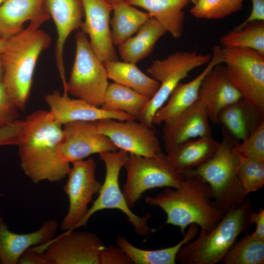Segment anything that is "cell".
<instances>
[{
	"label": "cell",
	"mask_w": 264,
	"mask_h": 264,
	"mask_svg": "<svg viewBox=\"0 0 264 264\" xmlns=\"http://www.w3.org/2000/svg\"><path fill=\"white\" fill-rule=\"evenodd\" d=\"M220 64H222V47L216 45L213 48L211 59L204 70L192 80L179 83L176 86L165 103L154 115L153 125L167 122L194 104L198 98L199 88L205 76Z\"/></svg>",
	"instance_id": "cell-21"
},
{
	"label": "cell",
	"mask_w": 264,
	"mask_h": 264,
	"mask_svg": "<svg viewBox=\"0 0 264 264\" xmlns=\"http://www.w3.org/2000/svg\"><path fill=\"white\" fill-rule=\"evenodd\" d=\"M250 223H255L256 229L252 234L256 238L264 240V209L261 208L258 212H252L250 216Z\"/></svg>",
	"instance_id": "cell-41"
},
{
	"label": "cell",
	"mask_w": 264,
	"mask_h": 264,
	"mask_svg": "<svg viewBox=\"0 0 264 264\" xmlns=\"http://www.w3.org/2000/svg\"><path fill=\"white\" fill-rule=\"evenodd\" d=\"M98 130L118 149L129 154L152 156L162 152L154 128L135 119H105L95 122Z\"/></svg>",
	"instance_id": "cell-13"
},
{
	"label": "cell",
	"mask_w": 264,
	"mask_h": 264,
	"mask_svg": "<svg viewBox=\"0 0 264 264\" xmlns=\"http://www.w3.org/2000/svg\"><path fill=\"white\" fill-rule=\"evenodd\" d=\"M50 18L47 14L30 21L25 29L6 40L0 54L2 82L9 97L21 111L26 109L39 56L51 42L49 34L40 28Z\"/></svg>",
	"instance_id": "cell-2"
},
{
	"label": "cell",
	"mask_w": 264,
	"mask_h": 264,
	"mask_svg": "<svg viewBox=\"0 0 264 264\" xmlns=\"http://www.w3.org/2000/svg\"><path fill=\"white\" fill-rule=\"evenodd\" d=\"M235 152L246 158L264 160V121L235 147Z\"/></svg>",
	"instance_id": "cell-35"
},
{
	"label": "cell",
	"mask_w": 264,
	"mask_h": 264,
	"mask_svg": "<svg viewBox=\"0 0 264 264\" xmlns=\"http://www.w3.org/2000/svg\"><path fill=\"white\" fill-rule=\"evenodd\" d=\"M127 177L123 193L128 206L133 208L147 190L162 187L177 188L185 176L175 169L162 152L152 156L129 154L124 166Z\"/></svg>",
	"instance_id": "cell-6"
},
{
	"label": "cell",
	"mask_w": 264,
	"mask_h": 264,
	"mask_svg": "<svg viewBox=\"0 0 264 264\" xmlns=\"http://www.w3.org/2000/svg\"><path fill=\"white\" fill-rule=\"evenodd\" d=\"M100 264H132L129 257L117 245H110L101 251Z\"/></svg>",
	"instance_id": "cell-37"
},
{
	"label": "cell",
	"mask_w": 264,
	"mask_h": 264,
	"mask_svg": "<svg viewBox=\"0 0 264 264\" xmlns=\"http://www.w3.org/2000/svg\"><path fill=\"white\" fill-rule=\"evenodd\" d=\"M47 14L45 0H5L0 5V36L6 40L22 31L26 22Z\"/></svg>",
	"instance_id": "cell-22"
},
{
	"label": "cell",
	"mask_w": 264,
	"mask_h": 264,
	"mask_svg": "<svg viewBox=\"0 0 264 264\" xmlns=\"http://www.w3.org/2000/svg\"><path fill=\"white\" fill-rule=\"evenodd\" d=\"M222 64L249 104L264 114V55L249 48H222Z\"/></svg>",
	"instance_id": "cell-10"
},
{
	"label": "cell",
	"mask_w": 264,
	"mask_h": 264,
	"mask_svg": "<svg viewBox=\"0 0 264 264\" xmlns=\"http://www.w3.org/2000/svg\"><path fill=\"white\" fill-rule=\"evenodd\" d=\"M128 4L147 11L174 38L181 37L183 31V9L191 0H128Z\"/></svg>",
	"instance_id": "cell-25"
},
{
	"label": "cell",
	"mask_w": 264,
	"mask_h": 264,
	"mask_svg": "<svg viewBox=\"0 0 264 264\" xmlns=\"http://www.w3.org/2000/svg\"><path fill=\"white\" fill-rule=\"evenodd\" d=\"M149 100L134 90L114 82L109 83L101 108L125 113L137 120Z\"/></svg>",
	"instance_id": "cell-30"
},
{
	"label": "cell",
	"mask_w": 264,
	"mask_h": 264,
	"mask_svg": "<svg viewBox=\"0 0 264 264\" xmlns=\"http://www.w3.org/2000/svg\"><path fill=\"white\" fill-rule=\"evenodd\" d=\"M242 97L231 80L225 66H215L201 82L198 99L204 106L209 120L218 124L220 112Z\"/></svg>",
	"instance_id": "cell-19"
},
{
	"label": "cell",
	"mask_w": 264,
	"mask_h": 264,
	"mask_svg": "<svg viewBox=\"0 0 264 264\" xmlns=\"http://www.w3.org/2000/svg\"><path fill=\"white\" fill-rule=\"evenodd\" d=\"M107 1H108L109 3H110V4H111L112 6L120 2H122V1H127L128 0H106Z\"/></svg>",
	"instance_id": "cell-43"
},
{
	"label": "cell",
	"mask_w": 264,
	"mask_h": 264,
	"mask_svg": "<svg viewBox=\"0 0 264 264\" xmlns=\"http://www.w3.org/2000/svg\"><path fill=\"white\" fill-rule=\"evenodd\" d=\"M166 31L154 18H149L134 36L127 39L118 47V55L123 61L136 64L148 57L156 43Z\"/></svg>",
	"instance_id": "cell-26"
},
{
	"label": "cell",
	"mask_w": 264,
	"mask_h": 264,
	"mask_svg": "<svg viewBox=\"0 0 264 264\" xmlns=\"http://www.w3.org/2000/svg\"><path fill=\"white\" fill-rule=\"evenodd\" d=\"M250 199L228 210L211 231H201L193 242L184 244L179 250L176 262L182 264H216L222 260L238 237L246 233L252 225V212Z\"/></svg>",
	"instance_id": "cell-4"
},
{
	"label": "cell",
	"mask_w": 264,
	"mask_h": 264,
	"mask_svg": "<svg viewBox=\"0 0 264 264\" xmlns=\"http://www.w3.org/2000/svg\"><path fill=\"white\" fill-rule=\"evenodd\" d=\"M47 11L53 19L57 31L55 60L64 89L67 81L64 60V50L71 33L80 29L84 10L81 0H45Z\"/></svg>",
	"instance_id": "cell-18"
},
{
	"label": "cell",
	"mask_w": 264,
	"mask_h": 264,
	"mask_svg": "<svg viewBox=\"0 0 264 264\" xmlns=\"http://www.w3.org/2000/svg\"><path fill=\"white\" fill-rule=\"evenodd\" d=\"M183 174L180 187L167 188L155 197H146L145 201L161 208L166 214V223L178 227L183 235L192 224L200 227L202 231H210L225 214L216 204L209 185L201 177Z\"/></svg>",
	"instance_id": "cell-3"
},
{
	"label": "cell",
	"mask_w": 264,
	"mask_h": 264,
	"mask_svg": "<svg viewBox=\"0 0 264 264\" xmlns=\"http://www.w3.org/2000/svg\"><path fill=\"white\" fill-rule=\"evenodd\" d=\"M3 75V67L2 65L0 55V82L2 81Z\"/></svg>",
	"instance_id": "cell-44"
},
{
	"label": "cell",
	"mask_w": 264,
	"mask_h": 264,
	"mask_svg": "<svg viewBox=\"0 0 264 264\" xmlns=\"http://www.w3.org/2000/svg\"></svg>",
	"instance_id": "cell-48"
},
{
	"label": "cell",
	"mask_w": 264,
	"mask_h": 264,
	"mask_svg": "<svg viewBox=\"0 0 264 264\" xmlns=\"http://www.w3.org/2000/svg\"><path fill=\"white\" fill-rule=\"evenodd\" d=\"M222 262L225 264H264V240L247 234L236 241Z\"/></svg>",
	"instance_id": "cell-31"
},
{
	"label": "cell",
	"mask_w": 264,
	"mask_h": 264,
	"mask_svg": "<svg viewBox=\"0 0 264 264\" xmlns=\"http://www.w3.org/2000/svg\"><path fill=\"white\" fill-rule=\"evenodd\" d=\"M5 0H0V5L5 1Z\"/></svg>",
	"instance_id": "cell-46"
},
{
	"label": "cell",
	"mask_w": 264,
	"mask_h": 264,
	"mask_svg": "<svg viewBox=\"0 0 264 264\" xmlns=\"http://www.w3.org/2000/svg\"><path fill=\"white\" fill-rule=\"evenodd\" d=\"M84 21L80 29L88 37L91 47L103 62L118 60L111 37L112 5L106 0H81Z\"/></svg>",
	"instance_id": "cell-15"
},
{
	"label": "cell",
	"mask_w": 264,
	"mask_h": 264,
	"mask_svg": "<svg viewBox=\"0 0 264 264\" xmlns=\"http://www.w3.org/2000/svg\"><path fill=\"white\" fill-rule=\"evenodd\" d=\"M112 12L110 25L111 40L114 46H118L132 37L151 18L147 12L139 10L126 1L114 5Z\"/></svg>",
	"instance_id": "cell-29"
},
{
	"label": "cell",
	"mask_w": 264,
	"mask_h": 264,
	"mask_svg": "<svg viewBox=\"0 0 264 264\" xmlns=\"http://www.w3.org/2000/svg\"><path fill=\"white\" fill-rule=\"evenodd\" d=\"M198 0H191V1L195 4L197 2Z\"/></svg>",
	"instance_id": "cell-45"
},
{
	"label": "cell",
	"mask_w": 264,
	"mask_h": 264,
	"mask_svg": "<svg viewBox=\"0 0 264 264\" xmlns=\"http://www.w3.org/2000/svg\"><path fill=\"white\" fill-rule=\"evenodd\" d=\"M6 40L0 37V55L3 52Z\"/></svg>",
	"instance_id": "cell-42"
},
{
	"label": "cell",
	"mask_w": 264,
	"mask_h": 264,
	"mask_svg": "<svg viewBox=\"0 0 264 264\" xmlns=\"http://www.w3.org/2000/svg\"><path fill=\"white\" fill-rule=\"evenodd\" d=\"M223 47L246 48L264 55V22L247 23L240 30H232L220 38Z\"/></svg>",
	"instance_id": "cell-32"
},
{
	"label": "cell",
	"mask_w": 264,
	"mask_h": 264,
	"mask_svg": "<svg viewBox=\"0 0 264 264\" xmlns=\"http://www.w3.org/2000/svg\"><path fill=\"white\" fill-rule=\"evenodd\" d=\"M105 246L96 234L72 230L32 247L42 253L49 264H100V253Z\"/></svg>",
	"instance_id": "cell-12"
},
{
	"label": "cell",
	"mask_w": 264,
	"mask_h": 264,
	"mask_svg": "<svg viewBox=\"0 0 264 264\" xmlns=\"http://www.w3.org/2000/svg\"><path fill=\"white\" fill-rule=\"evenodd\" d=\"M67 174L64 190L69 207L61 224L63 231L75 230L87 214L89 204L98 193L102 183L95 177L96 163L90 157L75 161Z\"/></svg>",
	"instance_id": "cell-11"
},
{
	"label": "cell",
	"mask_w": 264,
	"mask_h": 264,
	"mask_svg": "<svg viewBox=\"0 0 264 264\" xmlns=\"http://www.w3.org/2000/svg\"><path fill=\"white\" fill-rule=\"evenodd\" d=\"M63 134V126L49 111L38 110L22 120L17 145L20 164L33 183L59 182L67 176L71 166L61 154Z\"/></svg>",
	"instance_id": "cell-1"
},
{
	"label": "cell",
	"mask_w": 264,
	"mask_h": 264,
	"mask_svg": "<svg viewBox=\"0 0 264 264\" xmlns=\"http://www.w3.org/2000/svg\"><path fill=\"white\" fill-rule=\"evenodd\" d=\"M211 58L210 55L186 51L176 52L165 59L153 61L147 71L159 83V87L136 120L154 128L152 120L154 115L165 103L176 86L188 77L191 71L207 65Z\"/></svg>",
	"instance_id": "cell-8"
},
{
	"label": "cell",
	"mask_w": 264,
	"mask_h": 264,
	"mask_svg": "<svg viewBox=\"0 0 264 264\" xmlns=\"http://www.w3.org/2000/svg\"><path fill=\"white\" fill-rule=\"evenodd\" d=\"M209 121L206 109L198 98L191 106L164 123L162 134L166 154L186 141L211 135Z\"/></svg>",
	"instance_id": "cell-17"
},
{
	"label": "cell",
	"mask_w": 264,
	"mask_h": 264,
	"mask_svg": "<svg viewBox=\"0 0 264 264\" xmlns=\"http://www.w3.org/2000/svg\"><path fill=\"white\" fill-rule=\"evenodd\" d=\"M96 121H75L63 126L61 151L69 163L89 155L118 150L116 146L97 129Z\"/></svg>",
	"instance_id": "cell-14"
},
{
	"label": "cell",
	"mask_w": 264,
	"mask_h": 264,
	"mask_svg": "<svg viewBox=\"0 0 264 264\" xmlns=\"http://www.w3.org/2000/svg\"><path fill=\"white\" fill-rule=\"evenodd\" d=\"M198 233V225H190L183 238L176 244L165 248L146 250L133 245L125 237L118 236L116 244L129 257L134 264H175L176 255L182 246L191 241Z\"/></svg>",
	"instance_id": "cell-28"
},
{
	"label": "cell",
	"mask_w": 264,
	"mask_h": 264,
	"mask_svg": "<svg viewBox=\"0 0 264 264\" xmlns=\"http://www.w3.org/2000/svg\"><path fill=\"white\" fill-rule=\"evenodd\" d=\"M222 140L214 155L183 173L199 176L209 186L217 206L225 214L246 198L238 178L240 156L234 148L240 141L222 127Z\"/></svg>",
	"instance_id": "cell-5"
},
{
	"label": "cell",
	"mask_w": 264,
	"mask_h": 264,
	"mask_svg": "<svg viewBox=\"0 0 264 264\" xmlns=\"http://www.w3.org/2000/svg\"><path fill=\"white\" fill-rule=\"evenodd\" d=\"M49 111L54 119L63 126L75 121H97L105 119L120 121L134 119L120 111L107 110L83 100L71 99L57 90L44 96Z\"/></svg>",
	"instance_id": "cell-16"
},
{
	"label": "cell",
	"mask_w": 264,
	"mask_h": 264,
	"mask_svg": "<svg viewBox=\"0 0 264 264\" xmlns=\"http://www.w3.org/2000/svg\"><path fill=\"white\" fill-rule=\"evenodd\" d=\"M19 110L9 97L2 81L0 82V128L18 120Z\"/></svg>",
	"instance_id": "cell-36"
},
{
	"label": "cell",
	"mask_w": 264,
	"mask_h": 264,
	"mask_svg": "<svg viewBox=\"0 0 264 264\" xmlns=\"http://www.w3.org/2000/svg\"><path fill=\"white\" fill-rule=\"evenodd\" d=\"M17 264H49L43 256L32 247L25 250L20 256Z\"/></svg>",
	"instance_id": "cell-40"
},
{
	"label": "cell",
	"mask_w": 264,
	"mask_h": 264,
	"mask_svg": "<svg viewBox=\"0 0 264 264\" xmlns=\"http://www.w3.org/2000/svg\"><path fill=\"white\" fill-rule=\"evenodd\" d=\"M75 39V58L64 94L101 107L109 84L104 62L95 54L82 30L78 31Z\"/></svg>",
	"instance_id": "cell-7"
},
{
	"label": "cell",
	"mask_w": 264,
	"mask_h": 264,
	"mask_svg": "<svg viewBox=\"0 0 264 264\" xmlns=\"http://www.w3.org/2000/svg\"><path fill=\"white\" fill-rule=\"evenodd\" d=\"M136 64L118 60L104 62L109 79L150 100L156 93L159 83L143 73Z\"/></svg>",
	"instance_id": "cell-27"
},
{
	"label": "cell",
	"mask_w": 264,
	"mask_h": 264,
	"mask_svg": "<svg viewBox=\"0 0 264 264\" xmlns=\"http://www.w3.org/2000/svg\"><path fill=\"white\" fill-rule=\"evenodd\" d=\"M58 228L54 220L45 221L37 230L28 233L11 232L0 216V259L2 264H17L21 255L30 247L45 244L51 240Z\"/></svg>",
	"instance_id": "cell-20"
},
{
	"label": "cell",
	"mask_w": 264,
	"mask_h": 264,
	"mask_svg": "<svg viewBox=\"0 0 264 264\" xmlns=\"http://www.w3.org/2000/svg\"><path fill=\"white\" fill-rule=\"evenodd\" d=\"M0 264H1V262L0 259Z\"/></svg>",
	"instance_id": "cell-47"
},
{
	"label": "cell",
	"mask_w": 264,
	"mask_h": 264,
	"mask_svg": "<svg viewBox=\"0 0 264 264\" xmlns=\"http://www.w3.org/2000/svg\"><path fill=\"white\" fill-rule=\"evenodd\" d=\"M244 0H198L190 12L198 19H222L241 10Z\"/></svg>",
	"instance_id": "cell-33"
},
{
	"label": "cell",
	"mask_w": 264,
	"mask_h": 264,
	"mask_svg": "<svg viewBox=\"0 0 264 264\" xmlns=\"http://www.w3.org/2000/svg\"><path fill=\"white\" fill-rule=\"evenodd\" d=\"M99 155L105 166V179L97 198L89 208L77 228L85 226L90 218L97 212L104 209H117L126 216L137 235L140 236L148 235L151 231L148 224L151 217L150 213L142 217L134 214L128 206L119 186V175L128 159L129 153L120 150L103 153Z\"/></svg>",
	"instance_id": "cell-9"
},
{
	"label": "cell",
	"mask_w": 264,
	"mask_h": 264,
	"mask_svg": "<svg viewBox=\"0 0 264 264\" xmlns=\"http://www.w3.org/2000/svg\"><path fill=\"white\" fill-rule=\"evenodd\" d=\"M263 121L264 114L242 97L224 108L218 117V124L239 141L246 139Z\"/></svg>",
	"instance_id": "cell-24"
},
{
	"label": "cell",
	"mask_w": 264,
	"mask_h": 264,
	"mask_svg": "<svg viewBox=\"0 0 264 264\" xmlns=\"http://www.w3.org/2000/svg\"><path fill=\"white\" fill-rule=\"evenodd\" d=\"M219 145L220 142L214 139L212 135H206L183 142L166 154L174 168L183 173L209 160Z\"/></svg>",
	"instance_id": "cell-23"
},
{
	"label": "cell",
	"mask_w": 264,
	"mask_h": 264,
	"mask_svg": "<svg viewBox=\"0 0 264 264\" xmlns=\"http://www.w3.org/2000/svg\"><path fill=\"white\" fill-rule=\"evenodd\" d=\"M240 156L238 178L247 196L261 189L264 185V160Z\"/></svg>",
	"instance_id": "cell-34"
},
{
	"label": "cell",
	"mask_w": 264,
	"mask_h": 264,
	"mask_svg": "<svg viewBox=\"0 0 264 264\" xmlns=\"http://www.w3.org/2000/svg\"><path fill=\"white\" fill-rule=\"evenodd\" d=\"M22 126V120L18 119L0 128V147L17 145L20 141Z\"/></svg>",
	"instance_id": "cell-38"
},
{
	"label": "cell",
	"mask_w": 264,
	"mask_h": 264,
	"mask_svg": "<svg viewBox=\"0 0 264 264\" xmlns=\"http://www.w3.org/2000/svg\"><path fill=\"white\" fill-rule=\"evenodd\" d=\"M252 8L247 19L237 26L234 30L242 29L247 23L256 21L264 22V0H251Z\"/></svg>",
	"instance_id": "cell-39"
}]
</instances>
